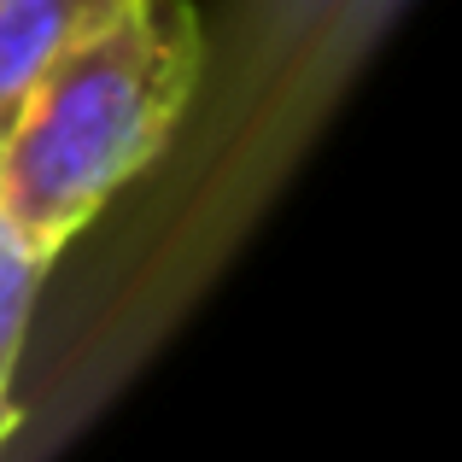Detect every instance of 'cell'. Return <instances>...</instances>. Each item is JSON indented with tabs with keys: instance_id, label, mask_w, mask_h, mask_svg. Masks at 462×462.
<instances>
[{
	"instance_id": "2",
	"label": "cell",
	"mask_w": 462,
	"mask_h": 462,
	"mask_svg": "<svg viewBox=\"0 0 462 462\" xmlns=\"http://www.w3.org/2000/svg\"><path fill=\"white\" fill-rule=\"evenodd\" d=\"M129 0H0V135L23 94Z\"/></svg>"
},
{
	"instance_id": "1",
	"label": "cell",
	"mask_w": 462,
	"mask_h": 462,
	"mask_svg": "<svg viewBox=\"0 0 462 462\" xmlns=\"http://www.w3.org/2000/svg\"><path fill=\"white\" fill-rule=\"evenodd\" d=\"M205 70L188 0H129L77 42L12 112L0 135V211L47 258L170 147Z\"/></svg>"
},
{
	"instance_id": "4",
	"label": "cell",
	"mask_w": 462,
	"mask_h": 462,
	"mask_svg": "<svg viewBox=\"0 0 462 462\" xmlns=\"http://www.w3.org/2000/svg\"><path fill=\"white\" fill-rule=\"evenodd\" d=\"M18 421H23V416H0V445H6L12 433H18Z\"/></svg>"
},
{
	"instance_id": "3",
	"label": "cell",
	"mask_w": 462,
	"mask_h": 462,
	"mask_svg": "<svg viewBox=\"0 0 462 462\" xmlns=\"http://www.w3.org/2000/svg\"><path fill=\"white\" fill-rule=\"evenodd\" d=\"M47 270H53V258L42 246H30L0 211V416H23L18 398H12V381H18L23 334H30V310H35Z\"/></svg>"
}]
</instances>
